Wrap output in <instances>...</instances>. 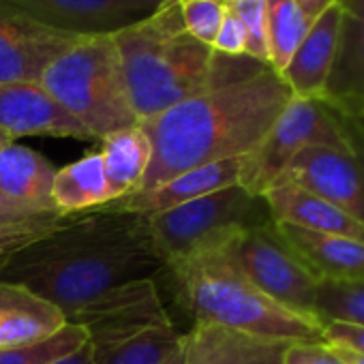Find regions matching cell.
I'll use <instances>...</instances> for the list:
<instances>
[{"mask_svg": "<svg viewBox=\"0 0 364 364\" xmlns=\"http://www.w3.org/2000/svg\"><path fill=\"white\" fill-rule=\"evenodd\" d=\"M228 9L242 22L247 31V56L268 65V24H266V0H234Z\"/></svg>", "mask_w": 364, "mask_h": 364, "instance_id": "obj_28", "label": "cell"}, {"mask_svg": "<svg viewBox=\"0 0 364 364\" xmlns=\"http://www.w3.org/2000/svg\"><path fill=\"white\" fill-rule=\"evenodd\" d=\"M321 101L345 120H364V22L345 16Z\"/></svg>", "mask_w": 364, "mask_h": 364, "instance_id": "obj_20", "label": "cell"}, {"mask_svg": "<svg viewBox=\"0 0 364 364\" xmlns=\"http://www.w3.org/2000/svg\"><path fill=\"white\" fill-rule=\"evenodd\" d=\"M163 272L193 326H219L283 343H323L319 319L266 296L223 251L169 264Z\"/></svg>", "mask_w": 364, "mask_h": 364, "instance_id": "obj_4", "label": "cell"}, {"mask_svg": "<svg viewBox=\"0 0 364 364\" xmlns=\"http://www.w3.org/2000/svg\"><path fill=\"white\" fill-rule=\"evenodd\" d=\"M56 169L37 150L11 141L0 150V193L35 217H63L52 202Z\"/></svg>", "mask_w": 364, "mask_h": 364, "instance_id": "obj_17", "label": "cell"}, {"mask_svg": "<svg viewBox=\"0 0 364 364\" xmlns=\"http://www.w3.org/2000/svg\"><path fill=\"white\" fill-rule=\"evenodd\" d=\"M56 219V217H48ZM46 217H35L20 208L18 204L9 202L3 193H0V225H11V223H33V221H48Z\"/></svg>", "mask_w": 364, "mask_h": 364, "instance_id": "obj_34", "label": "cell"}, {"mask_svg": "<svg viewBox=\"0 0 364 364\" xmlns=\"http://www.w3.org/2000/svg\"><path fill=\"white\" fill-rule=\"evenodd\" d=\"M167 364H185V341H182L180 349L171 355V360Z\"/></svg>", "mask_w": 364, "mask_h": 364, "instance_id": "obj_39", "label": "cell"}, {"mask_svg": "<svg viewBox=\"0 0 364 364\" xmlns=\"http://www.w3.org/2000/svg\"><path fill=\"white\" fill-rule=\"evenodd\" d=\"M82 39L0 0V84H39L46 69Z\"/></svg>", "mask_w": 364, "mask_h": 364, "instance_id": "obj_10", "label": "cell"}, {"mask_svg": "<svg viewBox=\"0 0 364 364\" xmlns=\"http://www.w3.org/2000/svg\"><path fill=\"white\" fill-rule=\"evenodd\" d=\"M323 343L364 355V326L328 321L323 323Z\"/></svg>", "mask_w": 364, "mask_h": 364, "instance_id": "obj_33", "label": "cell"}, {"mask_svg": "<svg viewBox=\"0 0 364 364\" xmlns=\"http://www.w3.org/2000/svg\"><path fill=\"white\" fill-rule=\"evenodd\" d=\"M221 251L266 296L296 313L315 317L319 281L285 245L274 223L242 232Z\"/></svg>", "mask_w": 364, "mask_h": 364, "instance_id": "obj_8", "label": "cell"}, {"mask_svg": "<svg viewBox=\"0 0 364 364\" xmlns=\"http://www.w3.org/2000/svg\"><path fill=\"white\" fill-rule=\"evenodd\" d=\"M285 80L272 69L208 90L167 112L141 120L152 159L141 191L202 165L251 154L291 99Z\"/></svg>", "mask_w": 364, "mask_h": 364, "instance_id": "obj_2", "label": "cell"}, {"mask_svg": "<svg viewBox=\"0 0 364 364\" xmlns=\"http://www.w3.org/2000/svg\"><path fill=\"white\" fill-rule=\"evenodd\" d=\"M112 39L139 122L270 67L251 56L219 54L196 39L185 28L178 0H167L148 18L114 33Z\"/></svg>", "mask_w": 364, "mask_h": 364, "instance_id": "obj_3", "label": "cell"}, {"mask_svg": "<svg viewBox=\"0 0 364 364\" xmlns=\"http://www.w3.org/2000/svg\"><path fill=\"white\" fill-rule=\"evenodd\" d=\"M266 24L270 52L268 65L281 75L313 22L302 14L296 0H266Z\"/></svg>", "mask_w": 364, "mask_h": 364, "instance_id": "obj_25", "label": "cell"}, {"mask_svg": "<svg viewBox=\"0 0 364 364\" xmlns=\"http://www.w3.org/2000/svg\"><path fill=\"white\" fill-rule=\"evenodd\" d=\"M332 347V345H330ZM347 364H364V355L362 353H355V351H349V349H343V347H332Z\"/></svg>", "mask_w": 364, "mask_h": 364, "instance_id": "obj_38", "label": "cell"}, {"mask_svg": "<svg viewBox=\"0 0 364 364\" xmlns=\"http://www.w3.org/2000/svg\"><path fill=\"white\" fill-rule=\"evenodd\" d=\"M0 131L11 139L26 135L92 139L41 84H0Z\"/></svg>", "mask_w": 364, "mask_h": 364, "instance_id": "obj_14", "label": "cell"}, {"mask_svg": "<svg viewBox=\"0 0 364 364\" xmlns=\"http://www.w3.org/2000/svg\"><path fill=\"white\" fill-rule=\"evenodd\" d=\"M279 236L317 281L364 283V242L274 223Z\"/></svg>", "mask_w": 364, "mask_h": 364, "instance_id": "obj_15", "label": "cell"}, {"mask_svg": "<svg viewBox=\"0 0 364 364\" xmlns=\"http://www.w3.org/2000/svg\"><path fill=\"white\" fill-rule=\"evenodd\" d=\"M311 146H326L351 154L360 152L349 131V120L330 109L321 99L291 97L262 144L245 156L240 187L253 196H264L289 161Z\"/></svg>", "mask_w": 364, "mask_h": 364, "instance_id": "obj_7", "label": "cell"}, {"mask_svg": "<svg viewBox=\"0 0 364 364\" xmlns=\"http://www.w3.org/2000/svg\"><path fill=\"white\" fill-rule=\"evenodd\" d=\"M11 141H14V139H11L5 131H0V150H3L5 146H9Z\"/></svg>", "mask_w": 364, "mask_h": 364, "instance_id": "obj_40", "label": "cell"}, {"mask_svg": "<svg viewBox=\"0 0 364 364\" xmlns=\"http://www.w3.org/2000/svg\"><path fill=\"white\" fill-rule=\"evenodd\" d=\"M39 22L80 37L114 35L150 14L167 0H5Z\"/></svg>", "mask_w": 364, "mask_h": 364, "instance_id": "obj_12", "label": "cell"}, {"mask_svg": "<svg viewBox=\"0 0 364 364\" xmlns=\"http://www.w3.org/2000/svg\"><path fill=\"white\" fill-rule=\"evenodd\" d=\"M296 3H298V7L302 9V14H304L311 22H315L328 7L336 5V0H296Z\"/></svg>", "mask_w": 364, "mask_h": 364, "instance_id": "obj_35", "label": "cell"}, {"mask_svg": "<svg viewBox=\"0 0 364 364\" xmlns=\"http://www.w3.org/2000/svg\"><path fill=\"white\" fill-rule=\"evenodd\" d=\"M242 163H245V156H236V159H225V161H217L210 165L182 171L154 189L137 191L133 196L114 200L99 210L133 213V215H146V217L165 213L176 206L193 202L198 198L210 196L215 191L240 185Z\"/></svg>", "mask_w": 364, "mask_h": 364, "instance_id": "obj_13", "label": "cell"}, {"mask_svg": "<svg viewBox=\"0 0 364 364\" xmlns=\"http://www.w3.org/2000/svg\"><path fill=\"white\" fill-rule=\"evenodd\" d=\"M287 345L219 326H193L185 332V364H283Z\"/></svg>", "mask_w": 364, "mask_h": 364, "instance_id": "obj_19", "label": "cell"}, {"mask_svg": "<svg viewBox=\"0 0 364 364\" xmlns=\"http://www.w3.org/2000/svg\"><path fill=\"white\" fill-rule=\"evenodd\" d=\"M146 219L165 266L221 251L242 232L274 223L264 198L249 193L240 185Z\"/></svg>", "mask_w": 364, "mask_h": 364, "instance_id": "obj_6", "label": "cell"}, {"mask_svg": "<svg viewBox=\"0 0 364 364\" xmlns=\"http://www.w3.org/2000/svg\"><path fill=\"white\" fill-rule=\"evenodd\" d=\"M163 270L146 215L92 210L67 217L18 251L0 268V281L26 287L69 319L95 298Z\"/></svg>", "mask_w": 364, "mask_h": 364, "instance_id": "obj_1", "label": "cell"}, {"mask_svg": "<svg viewBox=\"0 0 364 364\" xmlns=\"http://www.w3.org/2000/svg\"><path fill=\"white\" fill-rule=\"evenodd\" d=\"M185 28L206 46H213L228 7L217 0H178Z\"/></svg>", "mask_w": 364, "mask_h": 364, "instance_id": "obj_29", "label": "cell"}, {"mask_svg": "<svg viewBox=\"0 0 364 364\" xmlns=\"http://www.w3.org/2000/svg\"><path fill=\"white\" fill-rule=\"evenodd\" d=\"M217 3H221V5H230V3H234V0H217Z\"/></svg>", "mask_w": 364, "mask_h": 364, "instance_id": "obj_41", "label": "cell"}, {"mask_svg": "<svg viewBox=\"0 0 364 364\" xmlns=\"http://www.w3.org/2000/svg\"><path fill=\"white\" fill-rule=\"evenodd\" d=\"M279 182L300 187L364 223V156L311 146L300 150L279 176Z\"/></svg>", "mask_w": 364, "mask_h": 364, "instance_id": "obj_11", "label": "cell"}, {"mask_svg": "<svg viewBox=\"0 0 364 364\" xmlns=\"http://www.w3.org/2000/svg\"><path fill=\"white\" fill-rule=\"evenodd\" d=\"M67 217H56L48 221H33V223H11L0 225V268H3L18 251H22L26 245L39 240L48 232L56 230Z\"/></svg>", "mask_w": 364, "mask_h": 364, "instance_id": "obj_30", "label": "cell"}, {"mask_svg": "<svg viewBox=\"0 0 364 364\" xmlns=\"http://www.w3.org/2000/svg\"><path fill=\"white\" fill-rule=\"evenodd\" d=\"M274 223L302 228L317 234L345 236L364 242V223L341 210L338 206L294 185H272L264 196Z\"/></svg>", "mask_w": 364, "mask_h": 364, "instance_id": "obj_18", "label": "cell"}, {"mask_svg": "<svg viewBox=\"0 0 364 364\" xmlns=\"http://www.w3.org/2000/svg\"><path fill=\"white\" fill-rule=\"evenodd\" d=\"M52 202L63 217L92 213L109 204L112 198L101 154L92 152L63 169H56Z\"/></svg>", "mask_w": 364, "mask_h": 364, "instance_id": "obj_23", "label": "cell"}, {"mask_svg": "<svg viewBox=\"0 0 364 364\" xmlns=\"http://www.w3.org/2000/svg\"><path fill=\"white\" fill-rule=\"evenodd\" d=\"M67 321L86 330L92 349L120 343L154 326L173 323L165 311L156 279H137L124 283L95 298Z\"/></svg>", "mask_w": 364, "mask_h": 364, "instance_id": "obj_9", "label": "cell"}, {"mask_svg": "<svg viewBox=\"0 0 364 364\" xmlns=\"http://www.w3.org/2000/svg\"><path fill=\"white\" fill-rule=\"evenodd\" d=\"M88 343V334L77 323H65L56 334L11 349H0V364H54L67 353Z\"/></svg>", "mask_w": 364, "mask_h": 364, "instance_id": "obj_26", "label": "cell"}, {"mask_svg": "<svg viewBox=\"0 0 364 364\" xmlns=\"http://www.w3.org/2000/svg\"><path fill=\"white\" fill-rule=\"evenodd\" d=\"M67 323L65 315L22 285L0 281V349L39 343Z\"/></svg>", "mask_w": 364, "mask_h": 364, "instance_id": "obj_21", "label": "cell"}, {"mask_svg": "<svg viewBox=\"0 0 364 364\" xmlns=\"http://www.w3.org/2000/svg\"><path fill=\"white\" fill-rule=\"evenodd\" d=\"M353 122H358V124H360V127L364 129V120H353Z\"/></svg>", "mask_w": 364, "mask_h": 364, "instance_id": "obj_42", "label": "cell"}, {"mask_svg": "<svg viewBox=\"0 0 364 364\" xmlns=\"http://www.w3.org/2000/svg\"><path fill=\"white\" fill-rule=\"evenodd\" d=\"M283 364H347L326 343H289Z\"/></svg>", "mask_w": 364, "mask_h": 364, "instance_id": "obj_31", "label": "cell"}, {"mask_svg": "<svg viewBox=\"0 0 364 364\" xmlns=\"http://www.w3.org/2000/svg\"><path fill=\"white\" fill-rule=\"evenodd\" d=\"M54 364H95V351H92L90 343H86L80 349L67 353L65 358L56 360Z\"/></svg>", "mask_w": 364, "mask_h": 364, "instance_id": "obj_36", "label": "cell"}, {"mask_svg": "<svg viewBox=\"0 0 364 364\" xmlns=\"http://www.w3.org/2000/svg\"><path fill=\"white\" fill-rule=\"evenodd\" d=\"M182 341L185 334L178 332L173 323L154 326L120 343L92 349L95 364H167Z\"/></svg>", "mask_w": 364, "mask_h": 364, "instance_id": "obj_24", "label": "cell"}, {"mask_svg": "<svg viewBox=\"0 0 364 364\" xmlns=\"http://www.w3.org/2000/svg\"><path fill=\"white\" fill-rule=\"evenodd\" d=\"M92 139L139 124L112 35L84 37L39 82Z\"/></svg>", "mask_w": 364, "mask_h": 364, "instance_id": "obj_5", "label": "cell"}, {"mask_svg": "<svg viewBox=\"0 0 364 364\" xmlns=\"http://www.w3.org/2000/svg\"><path fill=\"white\" fill-rule=\"evenodd\" d=\"M213 48L225 56H247V31H245L242 22L230 9L225 11L223 24L217 33Z\"/></svg>", "mask_w": 364, "mask_h": 364, "instance_id": "obj_32", "label": "cell"}, {"mask_svg": "<svg viewBox=\"0 0 364 364\" xmlns=\"http://www.w3.org/2000/svg\"><path fill=\"white\" fill-rule=\"evenodd\" d=\"M336 3H338V7L343 9L345 16L364 22V0H336Z\"/></svg>", "mask_w": 364, "mask_h": 364, "instance_id": "obj_37", "label": "cell"}, {"mask_svg": "<svg viewBox=\"0 0 364 364\" xmlns=\"http://www.w3.org/2000/svg\"><path fill=\"white\" fill-rule=\"evenodd\" d=\"M343 9L336 5L328 7L309 28L306 37L298 46L289 65L281 73L294 97L321 99L343 26Z\"/></svg>", "mask_w": 364, "mask_h": 364, "instance_id": "obj_16", "label": "cell"}, {"mask_svg": "<svg viewBox=\"0 0 364 364\" xmlns=\"http://www.w3.org/2000/svg\"><path fill=\"white\" fill-rule=\"evenodd\" d=\"M315 317L321 326L328 321L364 326V283L319 281Z\"/></svg>", "mask_w": 364, "mask_h": 364, "instance_id": "obj_27", "label": "cell"}, {"mask_svg": "<svg viewBox=\"0 0 364 364\" xmlns=\"http://www.w3.org/2000/svg\"><path fill=\"white\" fill-rule=\"evenodd\" d=\"M101 141L103 150L99 154L103 159L112 202L141 191L152 159V146L144 129L139 124L127 127L105 135Z\"/></svg>", "mask_w": 364, "mask_h": 364, "instance_id": "obj_22", "label": "cell"}]
</instances>
